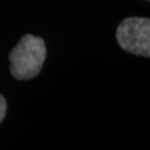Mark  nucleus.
<instances>
[{"instance_id":"obj_1","label":"nucleus","mask_w":150,"mask_h":150,"mask_svg":"<svg viewBox=\"0 0 150 150\" xmlns=\"http://www.w3.org/2000/svg\"><path fill=\"white\" fill-rule=\"evenodd\" d=\"M10 73L18 80H29L40 73L46 59V46L39 36L26 34L19 40L10 55Z\"/></svg>"},{"instance_id":"obj_2","label":"nucleus","mask_w":150,"mask_h":150,"mask_svg":"<svg viewBox=\"0 0 150 150\" xmlns=\"http://www.w3.org/2000/svg\"><path fill=\"white\" fill-rule=\"evenodd\" d=\"M116 40L125 51L150 56V20L148 18H126L116 29Z\"/></svg>"},{"instance_id":"obj_3","label":"nucleus","mask_w":150,"mask_h":150,"mask_svg":"<svg viewBox=\"0 0 150 150\" xmlns=\"http://www.w3.org/2000/svg\"><path fill=\"white\" fill-rule=\"evenodd\" d=\"M6 115V100L3 95H0V123L4 120Z\"/></svg>"}]
</instances>
